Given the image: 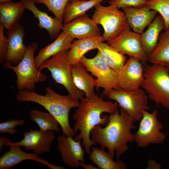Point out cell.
Instances as JSON below:
<instances>
[{"instance_id":"obj_36","label":"cell","mask_w":169,"mask_h":169,"mask_svg":"<svg viewBox=\"0 0 169 169\" xmlns=\"http://www.w3.org/2000/svg\"><path fill=\"white\" fill-rule=\"evenodd\" d=\"M12 141L9 139L4 136H2L0 137V151H2L3 148V145H6L8 143H10Z\"/></svg>"},{"instance_id":"obj_40","label":"cell","mask_w":169,"mask_h":169,"mask_svg":"<svg viewBox=\"0 0 169 169\" xmlns=\"http://www.w3.org/2000/svg\"><path fill=\"white\" fill-rule=\"evenodd\" d=\"M82 1H85V0H82Z\"/></svg>"},{"instance_id":"obj_37","label":"cell","mask_w":169,"mask_h":169,"mask_svg":"<svg viewBox=\"0 0 169 169\" xmlns=\"http://www.w3.org/2000/svg\"><path fill=\"white\" fill-rule=\"evenodd\" d=\"M80 166H81L85 169H99L98 167H95L92 164H87L84 162L80 161L79 162Z\"/></svg>"},{"instance_id":"obj_7","label":"cell","mask_w":169,"mask_h":169,"mask_svg":"<svg viewBox=\"0 0 169 169\" xmlns=\"http://www.w3.org/2000/svg\"><path fill=\"white\" fill-rule=\"evenodd\" d=\"M103 95L116 102L120 108L125 110L134 121H140L145 111L150 108L148 105V97L143 89L134 90L113 89L103 91Z\"/></svg>"},{"instance_id":"obj_13","label":"cell","mask_w":169,"mask_h":169,"mask_svg":"<svg viewBox=\"0 0 169 169\" xmlns=\"http://www.w3.org/2000/svg\"><path fill=\"white\" fill-rule=\"evenodd\" d=\"M23 138L18 142L12 143L23 146L26 150H31L38 155L48 152L51 150L52 143L55 139L54 131L50 130H33L23 133Z\"/></svg>"},{"instance_id":"obj_15","label":"cell","mask_w":169,"mask_h":169,"mask_svg":"<svg viewBox=\"0 0 169 169\" xmlns=\"http://www.w3.org/2000/svg\"><path fill=\"white\" fill-rule=\"evenodd\" d=\"M6 34L8 46L5 62L16 65L21 61L26 52L27 46L23 44L25 30L17 23L7 30Z\"/></svg>"},{"instance_id":"obj_35","label":"cell","mask_w":169,"mask_h":169,"mask_svg":"<svg viewBox=\"0 0 169 169\" xmlns=\"http://www.w3.org/2000/svg\"><path fill=\"white\" fill-rule=\"evenodd\" d=\"M146 168L147 169H160L161 168V166L155 160L152 159L148 161V166Z\"/></svg>"},{"instance_id":"obj_16","label":"cell","mask_w":169,"mask_h":169,"mask_svg":"<svg viewBox=\"0 0 169 169\" xmlns=\"http://www.w3.org/2000/svg\"><path fill=\"white\" fill-rule=\"evenodd\" d=\"M11 142L6 146H9V151L4 153L0 158V169H9L21 162L27 160L35 161L43 163L52 169H64V167L56 166L48 161L38 155L23 151L20 146L12 144Z\"/></svg>"},{"instance_id":"obj_38","label":"cell","mask_w":169,"mask_h":169,"mask_svg":"<svg viewBox=\"0 0 169 169\" xmlns=\"http://www.w3.org/2000/svg\"><path fill=\"white\" fill-rule=\"evenodd\" d=\"M11 1V0H0V3H3V2H8Z\"/></svg>"},{"instance_id":"obj_18","label":"cell","mask_w":169,"mask_h":169,"mask_svg":"<svg viewBox=\"0 0 169 169\" xmlns=\"http://www.w3.org/2000/svg\"><path fill=\"white\" fill-rule=\"evenodd\" d=\"M129 26L133 31L141 34L151 23L157 12L151 9L147 5L138 7L122 8Z\"/></svg>"},{"instance_id":"obj_14","label":"cell","mask_w":169,"mask_h":169,"mask_svg":"<svg viewBox=\"0 0 169 169\" xmlns=\"http://www.w3.org/2000/svg\"><path fill=\"white\" fill-rule=\"evenodd\" d=\"M57 140V148L63 161L71 168H79V162L84 161L85 151L80 142L64 134L59 136Z\"/></svg>"},{"instance_id":"obj_31","label":"cell","mask_w":169,"mask_h":169,"mask_svg":"<svg viewBox=\"0 0 169 169\" xmlns=\"http://www.w3.org/2000/svg\"><path fill=\"white\" fill-rule=\"evenodd\" d=\"M146 5L151 9L161 14L164 21L165 29L169 27V0H150Z\"/></svg>"},{"instance_id":"obj_23","label":"cell","mask_w":169,"mask_h":169,"mask_svg":"<svg viewBox=\"0 0 169 169\" xmlns=\"http://www.w3.org/2000/svg\"><path fill=\"white\" fill-rule=\"evenodd\" d=\"M88 71L80 62L72 66V76L75 85L84 93L86 97H89L95 94L94 89L96 83V79Z\"/></svg>"},{"instance_id":"obj_11","label":"cell","mask_w":169,"mask_h":169,"mask_svg":"<svg viewBox=\"0 0 169 169\" xmlns=\"http://www.w3.org/2000/svg\"><path fill=\"white\" fill-rule=\"evenodd\" d=\"M108 44L123 55L136 58L143 62L148 60L149 56L142 47L140 34L131 31L129 26Z\"/></svg>"},{"instance_id":"obj_3","label":"cell","mask_w":169,"mask_h":169,"mask_svg":"<svg viewBox=\"0 0 169 169\" xmlns=\"http://www.w3.org/2000/svg\"><path fill=\"white\" fill-rule=\"evenodd\" d=\"M45 91V94L41 95L34 91L19 90L15 98L19 102H31L42 106L57 120L63 134L73 137L75 133L70 126L69 114L71 109L79 106L80 102L68 95L58 94L49 86L46 87Z\"/></svg>"},{"instance_id":"obj_24","label":"cell","mask_w":169,"mask_h":169,"mask_svg":"<svg viewBox=\"0 0 169 169\" xmlns=\"http://www.w3.org/2000/svg\"><path fill=\"white\" fill-rule=\"evenodd\" d=\"M25 8L21 1L0 3V24L8 30L18 23Z\"/></svg>"},{"instance_id":"obj_27","label":"cell","mask_w":169,"mask_h":169,"mask_svg":"<svg viewBox=\"0 0 169 169\" xmlns=\"http://www.w3.org/2000/svg\"><path fill=\"white\" fill-rule=\"evenodd\" d=\"M148 60L152 64L163 65L169 70V27L161 34L156 48L149 56Z\"/></svg>"},{"instance_id":"obj_29","label":"cell","mask_w":169,"mask_h":169,"mask_svg":"<svg viewBox=\"0 0 169 169\" xmlns=\"http://www.w3.org/2000/svg\"><path fill=\"white\" fill-rule=\"evenodd\" d=\"M29 114L30 119L37 124L40 127V130L57 132L60 131L59 122L49 112L33 109L30 110Z\"/></svg>"},{"instance_id":"obj_12","label":"cell","mask_w":169,"mask_h":169,"mask_svg":"<svg viewBox=\"0 0 169 169\" xmlns=\"http://www.w3.org/2000/svg\"><path fill=\"white\" fill-rule=\"evenodd\" d=\"M141 61L130 57L121 71L118 73L120 89L134 90L140 88L144 80V67Z\"/></svg>"},{"instance_id":"obj_4","label":"cell","mask_w":169,"mask_h":169,"mask_svg":"<svg viewBox=\"0 0 169 169\" xmlns=\"http://www.w3.org/2000/svg\"><path fill=\"white\" fill-rule=\"evenodd\" d=\"M38 48V44L32 43L27 46L24 56L18 64L13 66L6 62L3 64L5 68L12 69L15 73L19 91H34L36 83L44 82L47 79V76L36 65L34 55Z\"/></svg>"},{"instance_id":"obj_39","label":"cell","mask_w":169,"mask_h":169,"mask_svg":"<svg viewBox=\"0 0 169 169\" xmlns=\"http://www.w3.org/2000/svg\"><path fill=\"white\" fill-rule=\"evenodd\" d=\"M147 2L150 0H145Z\"/></svg>"},{"instance_id":"obj_26","label":"cell","mask_w":169,"mask_h":169,"mask_svg":"<svg viewBox=\"0 0 169 169\" xmlns=\"http://www.w3.org/2000/svg\"><path fill=\"white\" fill-rule=\"evenodd\" d=\"M89 158L99 169H126L127 166L122 161L113 160L108 152L104 149L92 147Z\"/></svg>"},{"instance_id":"obj_22","label":"cell","mask_w":169,"mask_h":169,"mask_svg":"<svg viewBox=\"0 0 169 169\" xmlns=\"http://www.w3.org/2000/svg\"><path fill=\"white\" fill-rule=\"evenodd\" d=\"M165 29L164 20L161 15L156 17L147 29L140 34L142 49L149 56L156 48L160 32Z\"/></svg>"},{"instance_id":"obj_20","label":"cell","mask_w":169,"mask_h":169,"mask_svg":"<svg viewBox=\"0 0 169 169\" xmlns=\"http://www.w3.org/2000/svg\"><path fill=\"white\" fill-rule=\"evenodd\" d=\"M74 38L62 31L54 41L40 49L35 57L36 67L39 68L45 61L62 51L69 50Z\"/></svg>"},{"instance_id":"obj_9","label":"cell","mask_w":169,"mask_h":169,"mask_svg":"<svg viewBox=\"0 0 169 169\" xmlns=\"http://www.w3.org/2000/svg\"><path fill=\"white\" fill-rule=\"evenodd\" d=\"M156 110L151 113L144 112L138 128L134 134V141L138 147L145 148L150 144H161L166 140V135L161 131L163 126L158 120Z\"/></svg>"},{"instance_id":"obj_1","label":"cell","mask_w":169,"mask_h":169,"mask_svg":"<svg viewBox=\"0 0 169 169\" xmlns=\"http://www.w3.org/2000/svg\"><path fill=\"white\" fill-rule=\"evenodd\" d=\"M80 102V105L73 116L75 121L73 129L75 133L79 131L74 140L80 142L82 140V146L89 155L92 146L96 145L91 139V130L98 125L106 126L109 121V116H102V114L104 113L110 114L114 113L118 110V104L116 101H105L102 96L95 94L90 97H83Z\"/></svg>"},{"instance_id":"obj_28","label":"cell","mask_w":169,"mask_h":169,"mask_svg":"<svg viewBox=\"0 0 169 169\" xmlns=\"http://www.w3.org/2000/svg\"><path fill=\"white\" fill-rule=\"evenodd\" d=\"M106 0H72L67 5L64 13L63 21L68 23Z\"/></svg>"},{"instance_id":"obj_5","label":"cell","mask_w":169,"mask_h":169,"mask_svg":"<svg viewBox=\"0 0 169 169\" xmlns=\"http://www.w3.org/2000/svg\"><path fill=\"white\" fill-rule=\"evenodd\" d=\"M141 87L156 105L169 109V70L165 66L152 64L144 67Z\"/></svg>"},{"instance_id":"obj_32","label":"cell","mask_w":169,"mask_h":169,"mask_svg":"<svg viewBox=\"0 0 169 169\" xmlns=\"http://www.w3.org/2000/svg\"><path fill=\"white\" fill-rule=\"evenodd\" d=\"M25 122L23 120L11 119L0 124V133H8L11 135L18 132L15 128L19 125H24Z\"/></svg>"},{"instance_id":"obj_17","label":"cell","mask_w":169,"mask_h":169,"mask_svg":"<svg viewBox=\"0 0 169 169\" xmlns=\"http://www.w3.org/2000/svg\"><path fill=\"white\" fill-rule=\"evenodd\" d=\"M61 30L77 39L101 35L100 30L97 24L86 14L64 23Z\"/></svg>"},{"instance_id":"obj_25","label":"cell","mask_w":169,"mask_h":169,"mask_svg":"<svg viewBox=\"0 0 169 169\" xmlns=\"http://www.w3.org/2000/svg\"><path fill=\"white\" fill-rule=\"evenodd\" d=\"M97 49L101 57L107 64L119 73L127 60L126 57L117 51L108 43L103 42L98 43Z\"/></svg>"},{"instance_id":"obj_19","label":"cell","mask_w":169,"mask_h":169,"mask_svg":"<svg viewBox=\"0 0 169 169\" xmlns=\"http://www.w3.org/2000/svg\"><path fill=\"white\" fill-rule=\"evenodd\" d=\"M20 1L25 9L30 10L35 18L38 19V27L47 31L51 39H56L61 30L63 22L55 17L52 18L49 16L46 13L39 10L35 5L34 0H20Z\"/></svg>"},{"instance_id":"obj_8","label":"cell","mask_w":169,"mask_h":169,"mask_svg":"<svg viewBox=\"0 0 169 169\" xmlns=\"http://www.w3.org/2000/svg\"><path fill=\"white\" fill-rule=\"evenodd\" d=\"M92 19L104 29L102 36L108 42L116 37L129 26L125 14L115 6H104L99 3L95 6Z\"/></svg>"},{"instance_id":"obj_33","label":"cell","mask_w":169,"mask_h":169,"mask_svg":"<svg viewBox=\"0 0 169 169\" xmlns=\"http://www.w3.org/2000/svg\"><path fill=\"white\" fill-rule=\"evenodd\" d=\"M145 0H110L108 2L110 5H112L118 8L129 7H138L146 5Z\"/></svg>"},{"instance_id":"obj_10","label":"cell","mask_w":169,"mask_h":169,"mask_svg":"<svg viewBox=\"0 0 169 169\" xmlns=\"http://www.w3.org/2000/svg\"><path fill=\"white\" fill-rule=\"evenodd\" d=\"M79 62L88 71L96 77V87L102 88L104 91L113 89H120L118 73L107 64L98 52L91 58L84 56Z\"/></svg>"},{"instance_id":"obj_30","label":"cell","mask_w":169,"mask_h":169,"mask_svg":"<svg viewBox=\"0 0 169 169\" xmlns=\"http://www.w3.org/2000/svg\"><path fill=\"white\" fill-rule=\"evenodd\" d=\"M72 0H34L36 3L45 5L48 10L52 13L55 17L63 22L65 8Z\"/></svg>"},{"instance_id":"obj_34","label":"cell","mask_w":169,"mask_h":169,"mask_svg":"<svg viewBox=\"0 0 169 169\" xmlns=\"http://www.w3.org/2000/svg\"><path fill=\"white\" fill-rule=\"evenodd\" d=\"M4 28L0 24V63L3 64L5 62L8 48V39L4 33Z\"/></svg>"},{"instance_id":"obj_6","label":"cell","mask_w":169,"mask_h":169,"mask_svg":"<svg viewBox=\"0 0 169 169\" xmlns=\"http://www.w3.org/2000/svg\"><path fill=\"white\" fill-rule=\"evenodd\" d=\"M68 50L60 52L47 59L38 69L41 71L45 69L49 70L53 79L65 88L68 95L76 100L80 101L85 94L76 88L74 83L72 65L69 62L67 57Z\"/></svg>"},{"instance_id":"obj_2","label":"cell","mask_w":169,"mask_h":169,"mask_svg":"<svg viewBox=\"0 0 169 169\" xmlns=\"http://www.w3.org/2000/svg\"><path fill=\"white\" fill-rule=\"evenodd\" d=\"M109 117V121L105 127L99 125L93 129L90 138L94 143L100 145L101 148H107L113 159L115 155L119 159L128 150V143L134 141L135 135L131 130L135 128V121L121 109L120 112L117 110L110 114Z\"/></svg>"},{"instance_id":"obj_21","label":"cell","mask_w":169,"mask_h":169,"mask_svg":"<svg viewBox=\"0 0 169 169\" xmlns=\"http://www.w3.org/2000/svg\"><path fill=\"white\" fill-rule=\"evenodd\" d=\"M104 41L101 35L74 40L68 52L69 62L72 65L79 62L86 53L91 50L97 49L98 43Z\"/></svg>"}]
</instances>
